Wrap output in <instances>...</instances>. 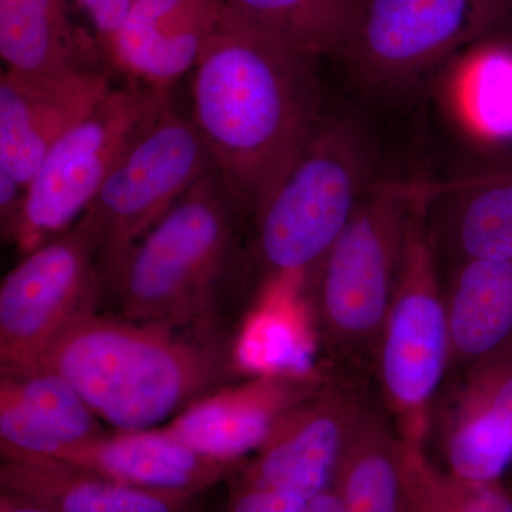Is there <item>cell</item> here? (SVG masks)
<instances>
[{
	"mask_svg": "<svg viewBox=\"0 0 512 512\" xmlns=\"http://www.w3.org/2000/svg\"><path fill=\"white\" fill-rule=\"evenodd\" d=\"M320 57L224 9L192 70V123L249 220L325 111Z\"/></svg>",
	"mask_w": 512,
	"mask_h": 512,
	"instance_id": "obj_1",
	"label": "cell"
},
{
	"mask_svg": "<svg viewBox=\"0 0 512 512\" xmlns=\"http://www.w3.org/2000/svg\"><path fill=\"white\" fill-rule=\"evenodd\" d=\"M231 367L210 329L116 319L96 308L67 325L37 369L69 380L101 421L123 431L174 419L224 387Z\"/></svg>",
	"mask_w": 512,
	"mask_h": 512,
	"instance_id": "obj_2",
	"label": "cell"
},
{
	"mask_svg": "<svg viewBox=\"0 0 512 512\" xmlns=\"http://www.w3.org/2000/svg\"><path fill=\"white\" fill-rule=\"evenodd\" d=\"M247 220L224 178L212 171L134 247L111 295L123 318L174 329H210L239 265Z\"/></svg>",
	"mask_w": 512,
	"mask_h": 512,
	"instance_id": "obj_3",
	"label": "cell"
},
{
	"mask_svg": "<svg viewBox=\"0 0 512 512\" xmlns=\"http://www.w3.org/2000/svg\"><path fill=\"white\" fill-rule=\"evenodd\" d=\"M376 183L372 144L362 127L323 114L252 220L255 255L269 282L308 278Z\"/></svg>",
	"mask_w": 512,
	"mask_h": 512,
	"instance_id": "obj_4",
	"label": "cell"
},
{
	"mask_svg": "<svg viewBox=\"0 0 512 512\" xmlns=\"http://www.w3.org/2000/svg\"><path fill=\"white\" fill-rule=\"evenodd\" d=\"M429 185L377 181L305 284L333 348L377 345L392 303L410 220Z\"/></svg>",
	"mask_w": 512,
	"mask_h": 512,
	"instance_id": "obj_5",
	"label": "cell"
},
{
	"mask_svg": "<svg viewBox=\"0 0 512 512\" xmlns=\"http://www.w3.org/2000/svg\"><path fill=\"white\" fill-rule=\"evenodd\" d=\"M430 204L426 198L413 212L392 303L377 340L380 386L397 437L424 447L451 355L446 293L427 221Z\"/></svg>",
	"mask_w": 512,
	"mask_h": 512,
	"instance_id": "obj_6",
	"label": "cell"
},
{
	"mask_svg": "<svg viewBox=\"0 0 512 512\" xmlns=\"http://www.w3.org/2000/svg\"><path fill=\"white\" fill-rule=\"evenodd\" d=\"M511 22L512 0H357L336 59L369 89L404 92Z\"/></svg>",
	"mask_w": 512,
	"mask_h": 512,
	"instance_id": "obj_7",
	"label": "cell"
},
{
	"mask_svg": "<svg viewBox=\"0 0 512 512\" xmlns=\"http://www.w3.org/2000/svg\"><path fill=\"white\" fill-rule=\"evenodd\" d=\"M214 170L194 123L178 116L170 101L141 124L86 212L104 293L144 235Z\"/></svg>",
	"mask_w": 512,
	"mask_h": 512,
	"instance_id": "obj_8",
	"label": "cell"
},
{
	"mask_svg": "<svg viewBox=\"0 0 512 512\" xmlns=\"http://www.w3.org/2000/svg\"><path fill=\"white\" fill-rule=\"evenodd\" d=\"M168 101V90L130 80L114 87L49 151L26 187L25 207L9 244L25 256L72 228L141 124Z\"/></svg>",
	"mask_w": 512,
	"mask_h": 512,
	"instance_id": "obj_9",
	"label": "cell"
},
{
	"mask_svg": "<svg viewBox=\"0 0 512 512\" xmlns=\"http://www.w3.org/2000/svg\"><path fill=\"white\" fill-rule=\"evenodd\" d=\"M104 289L93 222L72 228L23 256L0 285L2 372L37 369L47 349L80 313L96 309Z\"/></svg>",
	"mask_w": 512,
	"mask_h": 512,
	"instance_id": "obj_10",
	"label": "cell"
},
{
	"mask_svg": "<svg viewBox=\"0 0 512 512\" xmlns=\"http://www.w3.org/2000/svg\"><path fill=\"white\" fill-rule=\"evenodd\" d=\"M109 63L49 73L3 69L0 76V168L23 187L49 151L114 89Z\"/></svg>",
	"mask_w": 512,
	"mask_h": 512,
	"instance_id": "obj_11",
	"label": "cell"
},
{
	"mask_svg": "<svg viewBox=\"0 0 512 512\" xmlns=\"http://www.w3.org/2000/svg\"><path fill=\"white\" fill-rule=\"evenodd\" d=\"M436 403L447 471L471 483H497L512 468V342L463 366Z\"/></svg>",
	"mask_w": 512,
	"mask_h": 512,
	"instance_id": "obj_12",
	"label": "cell"
},
{
	"mask_svg": "<svg viewBox=\"0 0 512 512\" xmlns=\"http://www.w3.org/2000/svg\"><path fill=\"white\" fill-rule=\"evenodd\" d=\"M365 407L345 387L326 382L282 417L237 477L256 487L311 500L332 483L346 441Z\"/></svg>",
	"mask_w": 512,
	"mask_h": 512,
	"instance_id": "obj_13",
	"label": "cell"
},
{
	"mask_svg": "<svg viewBox=\"0 0 512 512\" xmlns=\"http://www.w3.org/2000/svg\"><path fill=\"white\" fill-rule=\"evenodd\" d=\"M325 383L312 373L274 370L207 394L168 427L204 456L245 463L248 454L264 446L282 417Z\"/></svg>",
	"mask_w": 512,
	"mask_h": 512,
	"instance_id": "obj_14",
	"label": "cell"
},
{
	"mask_svg": "<svg viewBox=\"0 0 512 512\" xmlns=\"http://www.w3.org/2000/svg\"><path fill=\"white\" fill-rule=\"evenodd\" d=\"M222 13V0H134L107 57L130 82L170 90L195 69Z\"/></svg>",
	"mask_w": 512,
	"mask_h": 512,
	"instance_id": "obj_15",
	"label": "cell"
},
{
	"mask_svg": "<svg viewBox=\"0 0 512 512\" xmlns=\"http://www.w3.org/2000/svg\"><path fill=\"white\" fill-rule=\"evenodd\" d=\"M56 460L148 490L204 494L244 463L204 456L168 426L116 430L67 448Z\"/></svg>",
	"mask_w": 512,
	"mask_h": 512,
	"instance_id": "obj_16",
	"label": "cell"
},
{
	"mask_svg": "<svg viewBox=\"0 0 512 512\" xmlns=\"http://www.w3.org/2000/svg\"><path fill=\"white\" fill-rule=\"evenodd\" d=\"M2 493L55 512H195L200 494L117 483L52 457L2 454Z\"/></svg>",
	"mask_w": 512,
	"mask_h": 512,
	"instance_id": "obj_17",
	"label": "cell"
},
{
	"mask_svg": "<svg viewBox=\"0 0 512 512\" xmlns=\"http://www.w3.org/2000/svg\"><path fill=\"white\" fill-rule=\"evenodd\" d=\"M72 0H0L5 69L49 73L110 63L96 35L73 20Z\"/></svg>",
	"mask_w": 512,
	"mask_h": 512,
	"instance_id": "obj_18",
	"label": "cell"
},
{
	"mask_svg": "<svg viewBox=\"0 0 512 512\" xmlns=\"http://www.w3.org/2000/svg\"><path fill=\"white\" fill-rule=\"evenodd\" d=\"M450 366H467L512 342V256L454 264L446 288Z\"/></svg>",
	"mask_w": 512,
	"mask_h": 512,
	"instance_id": "obj_19",
	"label": "cell"
},
{
	"mask_svg": "<svg viewBox=\"0 0 512 512\" xmlns=\"http://www.w3.org/2000/svg\"><path fill=\"white\" fill-rule=\"evenodd\" d=\"M439 202L437 232L454 264L512 256V170L478 175L446 190L431 188Z\"/></svg>",
	"mask_w": 512,
	"mask_h": 512,
	"instance_id": "obj_20",
	"label": "cell"
},
{
	"mask_svg": "<svg viewBox=\"0 0 512 512\" xmlns=\"http://www.w3.org/2000/svg\"><path fill=\"white\" fill-rule=\"evenodd\" d=\"M447 100L471 136L512 141V45L497 37L471 47L447 67Z\"/></svg>",
	"mask_w": 512,
	"mask_h": 512,
	"instance_id": "obj_21",
	"label": "cell"
},
{
	"mask_svg": "<svg viewBox=\"0 0 512 512\" xmlns=\"http://www.w3.org/2000/svg\"><path fill=\"white\" fill-rule=\"evenodd\" d=\"M330 485L348 512H407L399 437L375 410L360 414Z\"/></svg>",
	"mask_w": 512,
	"mask_h": 512,
	"instance_id": "obj_22",
	"label": "cell"
},
{
	"mask_svg": "<svg viewBox=\"0 0 512 512\" xmlns=\"http://www.w3.org/2000/svg\"><path fill=\"white\" fill-rule=\"evenodd\" d=\"M249 25L320 57L342 49L357 0H222Z\"/></svg>",
	"mask_w": 512,
	"mask_h": 512,
	"instance_id": "obj_23",
	"label": "cell"
},
{
	"mask_svg": "<svg viewBox=\"0 0 512 512\" xmlns=\"http://www.w3.org/2000/svg\"><path fill=\"white\" fill-rule=\"evenodd\" d=\"M399 467L407 512H512L510 487L453 476L419 444L399 439Z\"/></svg>",
	"mask_w": 512,
	"mask_h": 512,
	"instance_id": "obj_24",
	"label": "cell"
},
{
	"mask_svg": "<svg viewBox=\"0 0 512 512\" xmlns=\"http://www.w3.org/2000/svg\"><path fill=\"white\" fill-rule=\"evenodd\" d=\"M0 383L8 386L67 448L107 434L92 407L69 380L55 372H2Z\"/></svg>",
	"mask_w": 512,
	"mask_h": 512,
	"instance_id": "obj_25",
	"label": "cell"
},
{
	"mask_svg": "<svg viewBox=\"0 0 512 512\" xmlns=\"http://www.w3.org/2000/svg\"><path fill=\"white\" fill-rule=\"evenodd\" d=\"M66 450V444L0 383V454L60 458Z\"/></svg>",
	"mask_w": 512,
	"mask_h": 512,
	"instance_id": "obj_26",
	"label": "cell"
},
{
	"mask_svg": "<svg viewBox=\"0 0 512 512\" xmlns=\"http://www.w3.org/2000/svg\"><path fill=\"white\" fill-rule=\"evenodd\" d=\"M305 504L296 495L256 487L235 477L227 512H301Z\"/></svg>",
	"mask_w": 512,
	"mask_h": 512,
	"instance_id": "obj_27",
	"label": "cell"
},
{
	"mask_svg": "<svg viewBox=\"0 0 512 512\" xmlns=\"http://www.w3.org/2000/svg\"><path fill=\"white\" fill-rule=\"evenodd\" d=\"M89 19L104 52L109 50L134 0H73Z\"/></svg>",
	"mask_w": 512,
	"mask_h": 512,
	"instance_id": "obj_28",
	"label": "cell"
},
{
	"mask_svg": "<svg viewBox=\"0 0 512 512\" xmlns=\"http://www.w3.org/2000/svg\"><path fill=\"white\" fill-rule=\"evenodd\" d=\"M26 187L9 171L0 168V227L2 238L9 242L25 207Z\"/></svg>",
	"mask_w": 512,
	"mask_h": 512,
	"instance_id": "obj_29",
	"label": "cell"
},
{
	"mask_svg": "<svg viewBox=\"0 0 512 512\" xmlns=\"http://www.w3.org/2000/svg\"><path fill=\"white\" fill-rule=\"evenodd\" d=\"M301 512H348V510L339 494L333 490L332 485H329L311 500L306 501Z\"/></svg>",
	"mask_w": 512,
	"mask_h": 512,
	"instance_id": "obj_30",
	"label": "cell"
},
{
	"mask_svg": "<svg viewBox=\"0 0 512 512\" xmlns=\"http://www.w3.org/2000/svg\"><path fill=\"white\" fill-rule=\"evenodd\" d=\"M0 512H55L8 493H0Z\"/></svg>",
	"mask_w": 512,
	"mask_h": 512,
	"instance_id": "obj_31",
	"label": "cell"
},
{
	"mask_svg": "<svg viewBox=\"0 0 512 512\" xmlns=\"http://www.w3.org/2000/svg\"><path fill=\"white\" fill-rule=\"evenodd\" d=\"M510 490L512 491V478H511Z\"/></svg>",
	"mask_w": 512,
	"mask_h": 512,
	"instance_id": "obj_32",
	"label": "cell"
}]
</instances>
